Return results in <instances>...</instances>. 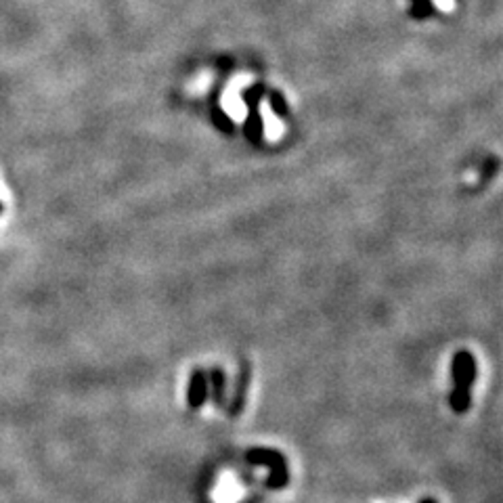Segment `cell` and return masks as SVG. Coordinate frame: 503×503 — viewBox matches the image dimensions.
<instances>
[{
    "instance_id": "1",
    "label": "cell",
    "mask_w": 503,
    "mask_h": 503,
    "mask_svg": "<svg viewBox=\"0 0 503 503\" xmlns=\"http://www.w3.org/2000/svg\"><path fill=\"white\" fill-rule=\"evenodd\" d=\"M478 378V365L476 359L470 350L462 348L458 350L451 359V380H453V390L460 394H472V386Z\"/></svg>"
},
{
    "instance_id": "2",
    "label": "cell",
    "mask_w": 503,
    "mask_h": 503,
    "mask_svg": "<svg viewBox=\"0 0 503 503\" xmlns=\"http://www.w3.org/2000/svg\"><path fill=\"white\" fill-rule=\"evenodd\" d=\"M249 382H252V365L247 361L241 363V369L235 378V388H233V396L227 405V415L229 418H239L243 407H245V400H247V390H249Z\"/></svg>"
},
{
    "instance_id": "3",
    "label": "cell",
    "mask_w": 503,
    "mask_h": 503,
    "mask_svg": "<svg viewBox=\"0 0 503 503\" xmlns=\"http://www.w3.org/2000/svg\"><path fill=\"white\" fill-rule=\"evenodd\" d=\"M210 396V384H208V373L201 369V367H195L193 373H191V380H189V386H187V405L197 411L206 405V400Z\"/></svg>"
},
{
    "instance_id": "4",
    "label": "cell",
    "mask_w": 503,
    "mask_h": 503,
    "mask_svg": "<svg viewBox=\"0 0 503 503\" xmlns=\"http://www.w3.org/2000/svg\"><path fill=\"white\" fill-rule=\"evenodd\" d=\"M245 462L252 466H265L269 470H279L287 468V460L283 458V453L277 449H267V446H254L245 451Z\"/></svg>"
},
{
    "instance_id": "5",
    "label": "cell",
    "mask_w": 503,
    "mask_h": 503,
    "mask_svg": "<svg viewBox=\"0 0 503 503\" xmlns=\"http://www.w3.org/2000/svg\"><path fill=\"white\" fill-rule=\"evenodd\" d=\"M208 384H210V396H212V402L214 407H225V398H227V373L220 365L212 367L210 373H208Z\"/></svg>"
},
{
    "instance_id": "6",
    "label": "cell",
    "mask_w": 503,
    "mask_h": 503,
    "mask_svg": "<svg viewBox=\"0 0 503 503\" xmlns=\"http://www.w3.org/2000/svg\"><path fill=\"white\" fill-rule=\"evenodd\" d=\"M243 136L252 145H258L265 138V118H263L260 110H247V116L243 122Z\"/></svg>"
},
{
    "instance_id": "7",
    "label": "cell",
    "mask_w": 503,
    "mask_h": 503,
    "mask_svg": "<svg viewBox=\"0 0 503 503\" xmlns=\"http://www.w3.org/2000/svg\"><path fill=\"white\" fill-rule=\"evenodd\" d=\"M267 96V88L263 84H252L243 90L241 99L247 110H260V101Z\"/></svg>"
},
{
    "instance_id": "8",
    "label": "cell",
    "mask_w": 503,
    "mask_h": 503,
    "mask_svg": "<svg viewBox=\"0 0 503 503\" xmlns=\"http://www.w3.org/2000/svg\"><path fill=\"white\" fill-rule=\"evenodd\" d=\"M267 96H269V103H271V110L273 114L279 118V120H289V105H287V101L281 92L277 90H267Z\"/></svg>"
},
{
    "instance_id": "9",
    "label": "cell",
    "mask_w": 503,
    "mask_h": 503,
    "mask_svg": "<svg viewBox=\"0 0 503 503\" xmlns=\"http://www.w3.org/2000/svg\"><path fill=\"white\" fill-rule=\"evenodd\" d=\"M212 124L223 132V134H233L235 132V120L225 112V110H220V107H214L212 110Z\"/></svg>"
},
{
    "instance_id": "10",
    "label": "cell",
    "mask_w": 503,
    "mask_h": 503,
    "mask_svg": "<svg viewBox=\"0 0 503 503\" xmlns=\"http://www.w3.org/2000/svg\"><path fill=\"white\" fill-rule=\"evenodd\" d=\"M289 482V470L287 468H279V470H271L265 484L273 491H279V489H285Z\"/></svg>"
},
{
    "instance_id": "11",
    "label": "cell",
    "mask_w": 503,
    "mask_h": 503,
    "mask_svg": "<svg viewBox=\"0 0 503 503\" xmlns=\"http://www.w3.org/2000/svg\"><path fill=\"white\" fill-rule=\"evenodd\" d=\"M420 503H438L436 499H432V497H428V499H422Z\"/></svg>"
},
{
    "instance_id": "12",
    "label": "cell",
    "mask_w": 503,
    "mask_h": 503,
    "mask_svg": "<svg viewBox=\"0 0 503 503\" xmlns=\"http://www.w3.org/2000/svg\"><path fill=\"white\" fill-rule=\"evenodd\" d=\"M3 210H5V206H3V204H0V214H3Z\"/></svg>"
}]
</instances>
